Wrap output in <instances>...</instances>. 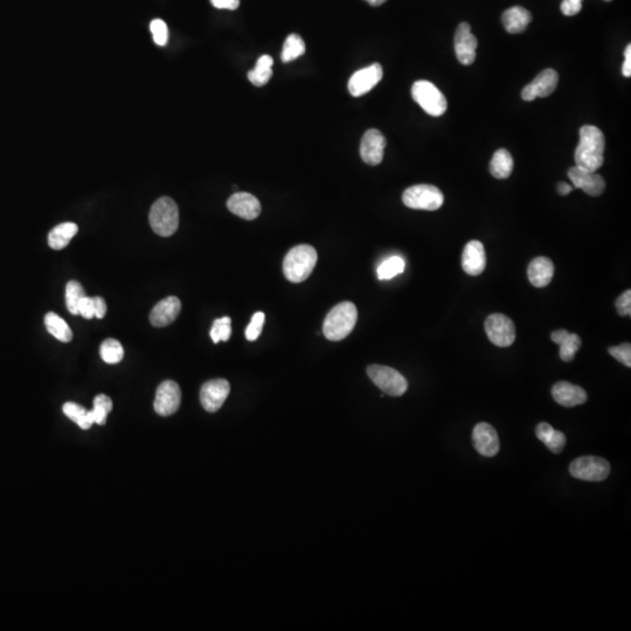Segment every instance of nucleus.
I'll return each instance as SVG.
<instances>
[{
  "instance_id": "obj_24",
  "label": "nucleus",
  "mask_w": 631,
  "mask_h": 631,
  "mask_svg": "<svg viewBox=\"0 0 631 631\" xmlns=\"http://www.w3.org/2000/svg\"><path fill=\"white\" fill-rule=\"evenodd\" d=\"M501 20L505 30L511 34H518L526 30L528 24L532 21V14L524 7L513 6L505 11Z\"/></svg>"
},
{
  "instance_id": "obj_17",
  "label": "nucleus",
  "mask_w": 631,
  "mask_h": 631,
  "mask_svg": "<svg viewBox=\"0 0 631 631\" xmlns=\"http://www.w3.org/2000/svg\"><path fill=\"white\" fill-rule=\"evenodd\" d=\"M472 442L475 449L485 457H494L499 452V439L495 428L486 422H481L474 428Z\"/></svg>"
},
{
  "instance_id": "obj_23",
  "label": "nucleus",
  "mask_w": 631,
  "mask_h": 631,
  "mask_svg": "<svg viewBox=\"0 0 631 631\" xmlns=\"http://www.w3.org/2000/svg\"><path fill=\"white\" fill-rule=\"evenodd\" d=\"M551 339L560 346V358L565 363H570L575 357L576 352L581 348V338L576 333H570L567 330H556L552 332Z\"/></svg>"
},
{
  "instance_id": "obj_34",
  "label": "nucleus",
  "mask_w": 631,
  "mask_h": 631,
  "mask_svg": "<svg viewBox=\"0 0 631 631\" xmlns=\"http://www.w3.org/2000/svg\"><path fill=\"white\" fill-rule=\"evenodd\" d=\"M113 410V401L110 397L105 394H100L94 399V408L91 410V414L94 417L95 423L103 426L107 422L108 414Z\"/></svg>"
},
{
  "instance_id": "obj_49",
  "label": "nucleus",
  "mask_w": 631,
  "mask_h": 631,
  "mask_svg": "<svg viewBox=\"0 0 631 631\" xmlns=\"http://www.w3.org/2000/svg\"><path fill=\"white\" fill-rule=\"evenodd\" d=\"M605 1H612V0H605Z\"/></svg>"
},
{
  "instance_id": "obj_37",
  "label": "nucleus",
  "mask_w": 631,
  "mask_h": 631,
  "mask_svg": "<svg viewBox=\"0 0 631 631\" xmlns=\"http://www.w3.org/2000/svg\"><path fill=\"white\" fill-rule=\"evenodd\" d=\"M151 33H152L153 40L158 46H165L169 39V30L166 26L165 21L160 19H155L151 21L150 25Z\"/></svg>"
},
{
  "instance_id": "obj_26",
  "label": "nucleus",
  "mask_w": 631,
  "mask_h": 631,
  "mask_svg": "<svg viewBox=\"0 0 631 631\" xmlns=\"http://www.w3.org/2000/svg\"><path fill=\"white\" fill-rule=\"evenodd\" d=\"M513 158L505 149L496 151L490 163V172L497 179H506L513 171Z\"/></svg>"
},
{
  "instance_id": "obj_47",
  "label": "nucleus",
  "mask_w": 631,
  "mask_h": 631,
  "mask_svg": "<svg viewBox=\"0 0 631 631\" xmlns=\"http://www.w3.org/2000/svg\"><path fill=\"white\" fill-rule=\"evenodd\" d=\"M573 189H574V187H572V186H570V184H567V182H559V184H558V192H559V194H561V196H567V194H570V193L572 192Z\"/></svg>"
},
{
  "instance_id": "obj_33",
  "label": "nucleus",
  "mask_w": 631,
  "mask_h": 631,
  "mask_svg": "<svg viewBox=\"0 0 631 631\" xmlns=\"http://www.w3.org/2000/svg\"><path fill=\"white\" fill-rule=\"evenodd\" d=\"M85 296V289L78 281H71L66 286V306L69 313L78 315V303Z\"/></svg>"
},
{
  "instance_id": "obj_12",
  "label": "nucleus",
  "mask_w": 631,
  "mask_h": 631,
  "mask_svg": "<svg viewBox=\"0 0 631 631\" xmlns=\"http://www.w3.org/2000/svg\"><path fill=\"white\" fill-rule=\"evenodd\" d=\"M382 76L384 71L380 63L368 66L351 76L348 81V91L355 98L367 94L368 91H371L381 81Z\"/></svg>"
},
{
  "instance_id": "obj_35",
  "label": "nucleus",
  "mask_w": 631,
  "mask_h": 631,
  "mask_svg": "<svg viewBox=\"0 0 631 631\" xmlns=\"http://www.w3.org/2000/svg\"><path fill=\"white\" fill-rule=\"evenodd\" d=\"M231 319L229 317L215 319L212 326L211 338L215 344L219 342H227L231 335Z\"/></svg>"
},
{
  "instance_id": "obj_21",
  "label": "nucleus",
  "mask_w": 631,
  "mask_h": 631,
  "mask_svg": "<svg viewBox=\"0 0 631 631\" xmlns=\"http://www.w3.org/2000/svg\"><path fill=\"white\" fill-rule=\"evenodd\" d=\"M552 395L558 404L568 408L585 404L588 397L583 387L570 384L567 381L556 382L552 388Z\"/></svg>"
},
{
  "instance_id": "obj_22",
  "label": "nucleus",
  "mask_w": 631,
  "mask_h": 631,
  "mask_svg": "<svg viewBox=\"0 0 631 631\" xmlns=\"http://www.w3.org/2000/svg\"><path fill=\"white\" fill-rule=\"evenodd\" d=\"M554 264L547 257H536L527 268V276L536 288H545L553 278Z\"/></svg>"
},
{
  "instance_id": "obj_42",
  "label": "nucleus",
  "mask_w": 631,
  "mask_h": 631,
  "mask_svg": "<svg viewBox=\"0 0 631 631\" xmlns=\"http://www.w3.org/2000/svg\"><path fill=\"white\" fill-rule=\"evenodd\" d=\"M560 9L565 16H575L583 10V0H563Z\"/></svg>"
},
{
  "instance_id": "obj_44",
  "label": "nucleus",
  "mask_w": 631,
  "mask_h": 631,
  "mask_svg": "<svg viewBox=\"0 0 631 631\" xmlns=\"http://www.w3.org/2000/svg\"><path fill=\"white\" fill-rule=\"evenodd\" d=\"M212 5L220 10H236L240 0H211Z\"/></svg>"
},
{
  "instance_id": "obj_18",
  "label": "nucleus",
  "mask_w": 631,
  "mask_h": 631,
  "mask_svg": "<svg viewBox=\"0 0 631 631\" xmlns=\"http://www.w3.org/2000/svg\"><path fill=\"white\" fill-rule=\"evenodd\" d=\"M227 207L233 214L248 221L255 220L261 214L262 209L259 199L247 192L234 193L228 199Z\"/></svg>"
},
{
  "instance_id": "obj_1",
  "label": "nucleus",
  "mask_w": 631,
  "mask_h": 631,
  "mask_svg": "<svg viewBox=\"0 0 631 631\" xmlns=\"http://www.w3.org/2000/svg\"><path fill=\"white\" fill-rule=\"evenodd\" d=\"M605 135L599 127L583 125L580 129V142L575 150L576 166L590 172H598L605 162Z\"/></svg>"
},
{
  "instance_id": "obj_27",
  "label": "nucleus",
  "mask_w": 631,
  "mask_h": 631,
  "mask_svg": "<svg viewBox=\"0 0 631 631\" xmlns=\"http://www.w3.org/2000/svg\"><path fill=\"white\" fill-rule=\"evenodd\" d=\"M45 325L47 331L62 343H69L73 339V331L68 324L54 313L45 316Z\"/></svg>"
},
{
  "instance_id": "obj_6",
  "label": "nucleus",
  "mask_w": 631,
  "mask_h": 631,
  "mask_svg": "<svg viewBox=\"0 0 631 631\" xmlns=\"http://www.w3.org/2000/svg\"><path fill=\"white\" fill-rule=\"evenodd\" d=\"M402 202L407 207L421 211H437L444 202L443 193L433 185H414L402 194Z\"/></svg>"
},
{
  "instance_id": "obj_19",
  "label": "nucleus",
  "mask_w": 631,
  "mask_h": 631,
  "mask_svg": "<svg viewBox=\"0 0 631 631\" xmlns=\"http://www.w3.org/2000/svg\"><path fill=\"white\" fill-rule=\"evenodd\" d=\"M180 310L182 302L178 297H166L153 306L150 313V323L155 328H165L176 320Z\"/></svg>"
},
{
  "instance_id": "obj_20",
  "label": "nucleus",
  "mask_w": 631,
  "mask_h": 631,
  "mask_svg": "<svg viewBox=\"0 0 631 631\" xmlns=\"http://www.w3.org/2000/svg\"><path fill=\"white\" fill-rule=\"evenodd\" d=\"M486 267L484 246L477 240L466 244L462 254V268L470 276H479Z\"/></svg>"
},
{
  "instance_id": "obj_36",
  "label": "nucleus",
  "mask_w": 631,
  "mask_h": 631,
  "mask_svg": "<svg viewBox=\"0 0 631 631\" xmlns=\"http://www.w3.org/2000/svg\"><path fill=\"white\" fill-rule=\"evenodd\" d=\"M264 319H266V316H264V313H256L253 316L251 324L248 325L247 330H246V338H247V340L255 342L260 337L261 333H262V329H264Z\"/></svg>"
},
{
  "instance_id": "obj_48",
  "label": "nucleus",
  "mask_w": 631,
  "mask_h": 631,
  "mask_svg": "<svg viewBox=\"0 0 631 631\" xmlns=\"http://www.w3.org/2000/svg\"><path fill=\"white\" fill-rule=\"evenodd\" d=\"M365 1H367L372 6H380L382 4L386 3V0H365Z\"/></svg>"
},
{
  "instance_id": "obj_28",
  "label": "nucleus",
  "mask_w": 631,
  "mask_h": 631,
  "mask_svg": "<svg viewBox=\"0 0 631 631\" xmlns=\"http://www.w3.org/2000/svg\"><path fill=\"white\" fill-rule=\"evenodd\" d=\"M273 65V60L271 56H261L260 59L257 60L255 68L251 69V72L248 73L249 81L253 85H256V87H262V85H267L271 76H273V71H271Z\"/></svg>"
},
{
  "instance_id": "obj_29",
  "label": "nucleus",
  "mask_w": 631,
  "mask_h": 631,
  "mask_svg": "<svg viewBox=\"0 0 631 631\" xmlns=\"http://www.w3.org/2000/svg\"><path fill=\"white\" fill-rule=\"evenodd\" d=\"M62 410H63L66 417L74 421L82 429H89L95 423L91 410H87L75 402H67L63 405Z\"/></svg>"
},
{
  "instance_id": "obj_15",
  "label": "nucleus",
  "mask_w": 631,
  "mask_h": 631,
  "mask_svg": "<svg viewBox=\"0 0 631 631\" xmlns=\"http://www.w3.org/2000/svg\"><path fill=\"white\" fill-rule=\"evenodd\" d=\"M479 43L471 33V27L468 23H462L456 31L455 53L462 65H472L476 59V51Z\"/></svg>"
},
{
  "instance_id": "obj_16",
  "label": "nucleus",
  "mask_w": 631,
  "mask_h": 631,
  "mask_svg": "<svg viewBox=\"0 0 631 631\" xmlns=\"http://www.w3.org/2000/svg\"><path fill=\"white\" fill-rule=\"evenodd\" d=\"M568 178L575 189H581L589 196H601L605 189V182L599 173L580 169L578 166L568 170Z\"/></svg>"
},
{
  "instance_id": "obj_43",
  "label": "nucleus",
  "mask_w": 631,
  "mask_h": 631,
  "mask_svg": "<svg viewBox=\"0 0 631 631\" xmlns=\"http://www.w3.org/2000/svg\"><path fill=\"white\" fill-rule=\"evenodd\" d=\"M553 432V427L546 422L539 423L537 428H536V435L543 443L546 442L547 439H550V436L552 435Z\"/></svg>"
},
{
  "instance_id": "obj_41",
  "label": "nucleus",
  "mask_w": 631,
  "mask_h": 631,
  "mask_svg": "<svg viewBox=\"0 0 631 631\" xmlns=\"http://www.w3.org/2000/svg\"><path fill=\"white\" fill-rule=\"evenodd\" d=\"M78 315L83 318L91 319L95 317L94 301L93 297L85 296L78 303Z\"/></svg>"
},
{
  "instance_id": "obj_11",
  "label": "nucleus",
  "mask_w": 631,
  "mask_h": 631,
  "mask_svg": "<svg viewBox=\"0 0 631 631\" xmlns=\"http://www.w3.org/2000/svg\"><path fill=\"white\" fill-rule=\"evenodd\" d=\"M231 392V385L225 379H214L202 385L200 402L209 413H215L225 404Z\"/></svg>"
},
{
  "instance_id": "obj_4",
  "label": "nucleus",
  "mask_w": 631,
  "mask_h": 631,
  "mask_svg": "<svg viewBox=\"0 0 631 631\" xmlns=\"http://www.w3.org/2000/svg\"><path fill=\"white\" fill-rule=\"evenodd\" d=\"M151 228L160 236H171L179 227V209L176 202L163 197L153 204L149 214Z\"/></svg>"
},
{
  "instance_id": "obj_30",
  "label": "nucleus",
  "mask_w": 631,
  "mask_h": 631,
  "mask_svg": "<svg viewBox=\"0 0 631 631\" xmlns=\"http://www.w3.org/2000/svg\"><path fill=\"white\" fill-rule=\"evenodd\" d=\"M304 53H306V43L302 38L297 34H290L284 43L281 58L283 62H290L300 58Z\"/></svg>"
},
{
  "instance_id": "obj_13",
  "label": "nucleus",
  "mask_w": 631,
  "mask_h": 631,
  "mask_svg": "<svg viewBox=\"0 0 631 631\" xmlns=\"http://www.w3.org/2000/svg\"><path fill=\"white\" fill-rule=\"evenodd\" d=\"M559 82V75L554 69H545L521 91L524 101L531 102L537 98H547L553 94Z\"/></svg>"
},
{
  "instance_id": "obj_46",
  "label": "nucleus",
  "mask_w": 631,
  "mask_h": 631,
  "mask_svg": "<svg viewBox=\"0 0 631 631\" xmlns=\"http://www.w3.org/2000/svg\"><path fill=\"white\" fill-rule=\"evenodd\" d=\"M625 60L623 62V67H622V74L625 78H630L631 76V45L627 46V48H625Z\"/></svg>"
},
{
  "instance_id": "obj_3",
  "label": "nucleus",
  "mask_w": 631,
  "mask_h": 631,
  "mask_svg": "<svg viewBox=\"0 0 631 631\" xmlns=\"http://www.w3.org/2000/svg\"><path fill=\"white\" fill-rule=\"evenodd\" d=\"M317 251L313 246L300 244L291 248L284 257L283 273L286 280L301 283L309 278L317 264Z\"/></svg>"
},
{
  "instance_id": "obj_8",
  "label": "nucleus",
  "mask_w": 631,
  "mask_h": 631,
  "mask_svg": "<svg viewBox=\"0 0 631 631\" xmlns=\"http://www.w3.org/2000/svg\"><path fill=\"white\" fill-rule=\"evenodd\" d=\"M570 474L574 479L583 481H605L610 474V464L602 457L583 456L570 463Z\"/></svg>"
},
{
  "instance_id": "obj_2",
  "label": "nucleus",
  "mask_w": 631,
  "mask_h": 631,
  "mask_svg": "<svg viewBox=\"0 0 631 631\" xmlns=\"http://www.w3.org/2000/svg\"><path fill=\"white\" fill-rule=\"evenodd\" d=\"M358 319L357 306L351 302H342L332 308L323 325L325 338L331 342L345 339L353 329Z\"/></svg>"
},
{
  "instance_id": "obj_5",
  "label": "nucleus",
  "mask_w": 631,
  "mask_h": 631,
  "mask_svg": "<svg viewBox=\"0 0 631 631\" xmlns=\"http://www.w3.org/2000/svg\"><path fill=\"white\" fill-rule=\"evenodd\" d=\"M412 96L414 101L434 118L442 116L447 111L448 103L444 95L432 82L420 80L412 87Z\"/></svg>"
},
{
  "instance_id": "obj_14",
  "label": "nucleus",
  "mask_w": 631,
  "mask_h": 631,
  "mask_svg": "<svg viewBox=\"0 0 631 631\" xmlns=\"http://www.w3.org/2000/svg\"><path fill=\"white\" fill-rule=\"evenodd\" d=\"M386 138L380 131L371 129L366 131L360 143V157L365 163L375 166L384 160Z\"/></svg>"
},
{
  "instance_id": "obj_38",
  "label": "nucleus",
  "mask_w": 631,
  "mask_h": 631,
  "mask_svg": "<svg viewBox=\"0 0 631 631\" xmlns=\"http://www.w3.org/2000/svg\"><path fill=\"white\" fill-rule=\"evenodd\" d=\"M609 355L614 357L616 360L620 361L622 364L631 367V345L629 343H625L618 346H612L608 350Z\"/></svg>"
},
{
  "instance_id": "obj_40",
  "label": "nucleus",
  "mask_w": 631,
  "mask_h": 631,
  "mask_svg": "<svg viewBox=\"0 0 631 631\" xmlns=\"http://www.w3.org/2000/svg\"><path fill=\"white\" fill-rule=\"evenodd\" d=\"M616 309L621 316L631 315V290H627L616 301Z\"/></svg>"
},
{
  "instance_id": "obj_10",
  "label": "nucleus",
  "mask_w": 631,
  "mask_h": 631,
  "mask_svg": "<svg viewBox=\"0 0 631 631\" xmlns=\"http://www.w3.org/2000/svg\"><path fill=\"white\" fill-rule=\"evenodd\" d=\"M182 391L179 385L172 380H166L157 390L153 408L160 417H170L179 410Z\"/></svg>"
},
{
  "instance_id": "obj_9",
  "label": "nucleus",
  "mask_w": 631,
  "mask_h": 631,
  "mask_svg": "<svg viewBox=\"0 0 631 631\" xmlns=\"http://www.w3.org/2000/svg\"><path fill=\"white\" fill-rule=\"evenodd\" d=\"M485 332L492 344L508 348L516 340V326L511 318L501 313H492L485 320Z\"/></svg>"
},
{
  "instance_id": "obj_32",
  "label": "nucleus",
  "mask_w": 631,
  "mask_h": 631,
  "mask_svg": "<svg viewBox=\"0 0 631 631\" xmlns=\"http://www.w3.org/2000/svg\"><path fill=\"white\" fill-rule=\"evenodd\" d=\"M405 271V261L400 256H392L377 268L379 280H392Z\"/></svg>"
},
{
  "instance_id": "obj_7",
  "label": "nucleus",
  "mask_w": 631,
  "mask_h": 631,
  "mask_svg": "<svg viewBox=\"0 0 631 631\" xmlns=\"http://www.w3.org/2000/svg\"><path fill=\"white\" fill-rule=\"evenodd\" d=\"M367 375L373 384L387 395L401 397L408 390V381L394 368L382 365H371L367 367Z\"/></svg>"
},
{
  "instance_id": "obj_39",
  "label": "nucleus",
  "mask_w": 631,
  "mask_h": 631,
  "mask_svg": "<svg viewBox=\"0 0 631 631\" xmlns=\"http://www.w3.org/2000/svg\"><path fill=\"white\" fill-rule=\"evenodd\" d=\"M543 444L553 454H560V452H563L565 446H566V436H565V434L559 432V430L554 429L553 433L550 436V439H547Z\"/></svg>"
},
{
  "instance_id": "obj_25",
  "label": "nucleus",
  "mask_w": 631,
  "mask_h": 631,
  "mask_svg": "<svg viewBox=\"0 0 631 631\" xmlns=\"http://www.w3.org/2000/svg\"><path fill=\"white\" fill-rule=\"evenodd\" d=\"M78 225H75L74 222H65V224L56 226L49 231V247L56 249V251H61L68 246L71 240L78 234Z\"/></svg>"
},
{
  "instance_id": "obj_31",
  "label": "nucleus",
  "mask_w": 631,
  "mask_h": 631,
  "mask_svg": "<svg viewBox=\"0 0 631 631\" xmlns=\"http://www.w3.org/2000/svg\"><path fill=\"white\" fill-rule=\"evenodd\" d=\"M100 355L107 364H118L124 357L123 346L116 339H105L100 348Z\"/></svg>"
},
{
  "instance_id": "obj_45",
  "label": "nucleus",
  "mask_w": 631,
  "mask_h": 631,
  "mask_svg": "<svg viewBox=\"0 0 631 631\" xmlns=\"http://www.w3.org/2000/svg\"><path fill=\"white\" fill-rule=\"evenodd\" d=\"M93 301H94L95 317L98 319L105 318V313H107L105 301L100 296L93 297Z\"/></svg>"
}]
</instances>
